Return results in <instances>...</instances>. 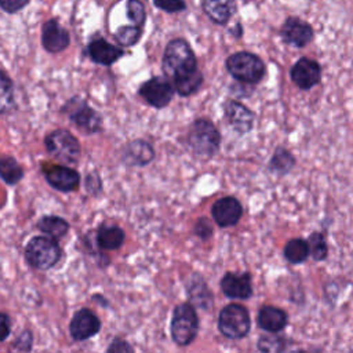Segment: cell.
<instances>
[{
	"label": "cell",
	"instance_id": "1",
	"mask_svg": "<svg viewBox=\"0 0 353 353\" xmlns=\"http://www.w3.org/2000/svg\"><path fill=\"white\" fill-rule=\"evenodd\" d=\"M163 70L172 80L199 70L194 52L186 40L174 39L167 44L163 55Z\"/></svg>",
	"mask_w": 353,
	"mask_h": 353
},
{
	"label": "cell",
	"instance_id": "2",
	"mask_svg": "<svg viewBox=\"0 0 353 353\" xmlns=\"http://www.w3.org/2000/svg\"><path fill=\"white\" fill-rule=\"evenodd\" d=\"M221 137L216 127L205 119L196 120L188 131V145L199 157H211L216 153Z\"/></svg>",
	"mask_w": 353,
	"mask_h": 353
},
{
	"label": "cell",
	"instance_id": "3",
	"mask_svg": "<svg viewBox=\"0 0 353 353\" xmlns=\"http://www.w3.org/2000/svg\"><path fill=\"white\" fill-rule=\"evenodd\" d=\"M226 69L232 77L248 84H255L265 76L263 61L258 55L247 51H240L230 55L226 59Z\"/></svg>",
	"mask_w": 353,
	"mask_h": 353
},
{
	"label": "cell",
	"instance_id": "4",
	"mask_svg": "<svg viewBox=\"0 0 353 353\" xmlns=\"http://www.w3.org/2000/svg\"><path fill=\"white\" fill-rule=\"evenodd\" d=\"M199 331V319L194 307L190 303H181L172 312L171 336L179 346H186L193 342Z\"/></svg>",
	"mask_w": 353,
	"mask_h": 353
},
{
	"label": "cell",
	"instance_id": "5",
	"mask_svg": "<svg viewBox=\"0 0 353 353\" xmlns=\"http://www.w3.org/2000/svg\"><path fill=\"white\" fill-rule=\"evenodd\" d=\"M25 258L30 266L46 270L58 263L61 259V248L55 240L46 236H36L28 243Z\"/></svg>",
	"mask_w": 353,
	"mask_h": 353
},
{
	"label": "cell",
	"instance_id": "6",
	"mask_svg": "<svg viewBox=\"0 0 353 353\" xmlns=\"http://www.w3.org/2000/svg\"><path fill=\"white\" fill-rule=\"evenodd\" d=\"M251 327V320L247 309L239 303L225 306L218 316L219 332L230 339L244 338Z\"/></svg>",
	"mask_w": 353,
	"mask_h": 353
},
{
	"label": "cell",
	"instance_id": "7",
	"mask_svg": "<svg viewBox=\"0 0 353 353\" xmlns=\"http://www.w3.org/2000/svg\"><path fill=\"white\" fill-rule=\"evenodd\" d=\"M44 143L54 157L66 164H73L80 157V143L66 130H55L50 132L46 137Z\"/></svg>",
	"mask_w": 353,
	"mask_h": 353
},
{
	"label": "cell",
	"instance_id": "8",
	"mask_svg": "<svg viewBox=\"0 0 353 353\" xmlns=\"http://www.w3.org/2000/svg\"><path fill=\"white\" fill-rule=\"evenodd\" d=\"M73 124L84 134H94L101 127V116L79 98H73L63 108Z\"/></svg>",
	"mask_w": 353,
	"mask_h": 353
},
{
	"label": "cell",
	"instance_id": "9",
	"mask_svg": "<svg viewBox=\"0 0 353 353\" xmlns=\"http://www.w3.org/2000/svg\"><path fill=\"white\" fill-rule=\"evenodd\" d=\"M292 83L301 90H310L321 80V66L317 61L302 57L299 58L290 72Z\"/></svg>",
	"mask_w": 353,
	"mask_h": 353
},
{
	"label": "cell",
	"instance_id": "10",
	"mask_svg": "<svg viewBox=\"0 0 353 353\" xmlns=\"http://www.w3.org/2000/svg\"><path fill=\"white\" fill-rule=\"evenodd\" d=\"M139 94L143 97V99L149 105L160 109L167 106L171 102L174 95V88L167 79L156 76L149 79L141 85Z\"/></svg>",
	"mask_w": 353,
	"mask_h": 353
},
{
	"label": "cell",
	"instance_id": "11",
	"mask_svg": "<svg viewBox=\"0 0 353 353\" xmlns=\"http://www.w3.org/2000/svg\"><path fill=\"white\" fill-rule=\"evenodd\" d=\"M280 33L287 44L298 48L307 46L314 37L312 25L298 17H288L283 23Z\"/></svg>",
	"mask_w": 353,
	"mask_h": 353
},
{
	"label": "cell",
	"instance_id": "12",
	"mask_svg": "<svg viewBox=\"0 0 353 353\" xmlns=\"http://www.w3.org/2000/svg\"><path fill=\"white\" fill-rule=\"evenodd\" d=\"M70 43L69 32L57 21L48 19L41 28V44L48 52H61Z\"/></svg>",
	"mask_w": 353,
	"mask_h": 353
},
{
	"label": "cell",
	"instance_id": "13",
	"mask_svg": "<svg viewBox=\"0 0 353 353\" xmlns=\"http://www.w3.org/2000/svg\"><path fill=\"white\" fill-rule=\"evenodd\" d=\"M99 328V319L88 309H80L76 312L69 325L70 335L74 341H85L98 334Z\"/></svg>",
	"mask_w": 353,
	"mask_h": 353
},
{
	"label": "cell",
	"instance_id": "14",
	"mask_svg": "<svg viewBox=\"0 0 353 353\" xmlns=\"http://www.w3.org/2000/svg\"><path fill=\"white\" fill-rule=\"evenodd\" d=\"M211 212H212L214 221L219 226L226 228V226L236 225L239 222V219L243 215V207L237 199L228 196L216 200L212 205Z\"/></svg>",
	"mask_w": 353,
	"mask_h": 353
},
{
	"label": "cell",
	"instance_id": "15",
	"mask_svg": "<svg viewBox=\"0 0 353 353\" xmlns=\"http://www.w3.org/2000/svg\"><path fill=\"white\" fill-rule=\"evenodd\" d=\"M46 179L54 189L61 192L76 190L80 183L79 172L65 165H55L46 170Z\"/></svg>",
	"mask_w": 353,
	"mask_h": 353
},
{
	"label": "cell",
	"instance_id": "16",
	"mask_svg": "<svg viewBox=\"0 0 353 353\" xmlns=\"http://www.w3.org/2000/svg\"><path fill=\"white\" fill-rule=\"evenodd\" d=\"M225 109V116L229 121V124L240 134H245L252 128L254 123V114L251 110L244 106L243 103L229 99L223 105Z\"/></svg>",
	"mask_w": 353,
	"mask_h": 353
},
{
	"label": "cell",
	"instance_id": "17",
	"mask_svg": "<svg viewBox=\"0 0 353 353\" xmlns=\"http://www.w3.org/2000/svg\"><path fill=\"white\" fill-rule=\"evenodd\" d=\"M222 291L232 299H248L252 295L251 277L248 273H226L221 280Z\"/></svg>",
	"mask_w": 353,
	"mask_h": 353
},
{
	"label": "cell",
	"instance_id": "18",
	"mask_svg": "<svg viewBox=\"0 0 353 353\" xmlns=\"http://www.w3.org/2000/svg\"><path fill=\"white\" fill-rule=\"evenodd\" d=\"M87 52L91 61L99 65H106V66L114 63L124 54L121 48L108 43L102 37L92 40L87 47Z\"/></svg>",
	"mask_w": 353,
	"mask_h": 353
},
{
	"label": "cell",
	"instance_id": "19",
	"mask_svg": "<svg viewBox=\"0 0 353 353\" xmlns=\"http://www.w3.org/2000/svg\"><path fill=\"white\" fill-rule=\"evenodd\" d=\"M258 325L268 332L277 334L284 330L288 323L287 313L276 306H262L258 313Z\"/></svg>",
	"mask_w": 353,
	"mask_h": 353
},
{
	"label": "cell",
	"instance_id": "20",
	"mask_svg": "<svg viewBox=\"0 0 353 353\" xmlns=\"http://www.w3.org/2000/svg\"><path fill=\"white\" fill-rule=\"evenodd\" d=\"M205 15L218 25H225L233 12L232 0H201Z\"/></svg>",
	"mask_w": 353,
	"mask_h": 353
},
{
	"label": "cell",
	"instance_id": "21",
	"mask_svg": "<svg viewBox=\"0 0 353 353\" xmlns=\"http://www.w3.org/2000/svg\"><path fill=\"white\" fill-rule=\"evenodd\" d=\"M153 156H154L153 148L146 141H142V139H137L131 142L124 152V160L132 165L148 164L153 159Z\"/></svg>",
	"mask_w": 353,
	"mask_h": 353
},
{
	"label": "cell",
	"instance_id": "22",
	"mask_svg": "<svg viewBox=\"0 0 353 353\" xmlns=\"http://www.w3.org/2000/svg\"><path fill=\"white\" fill-rule=\"evenodd\" d=\"M284 258L292 263V265H299L302 262H305L309 255H310V248H309V243L305 239L301 237H295L291 239L285 243L284 250H283Z\"/></svg>",
	"mask_w": 353,
	"mask_h": 353
},
{
	"label": "cell",
	"instance_id": "23",
	"mask_svg": "<svg viewBox=\"0 0 353 353\" xmlns=\"http://www.w3.org/2000/svg\"><path fill=\"white\" fill-rule=\"evenodd\" d=\"M98 245L103 250H116L124 241V232L119 226L106 225L98 230L97 234Z\"/></svg>",
	"mask_w": 353,
	"mask_h": 353
},
{
	"label": "cell",
	"instance_id": "24",
	"mask_svg": "<svg viewBox=\"0 0 353 353\" xmlns=\"http://www.w3.org/2000/svg\"><path fill=\"white\" fill-rule=\"evenodd\" d=\"M37 228L44 232L46 234H48L52 239H59L62 236H65L69 230V223L61 218V216H55V215H47L43 216L39 223Z\"/></svg>",
	"mask_w": 353,
	"mask_h": 353
},
{
	"label": "cell",
	"instance_id": "25",
	"mask_svg": "<svg viewBox=\"0 0 353 353\" xmlns=\"http://www.w3.org/2000/svg\"><path fill=\"white\" fill-rule=\"evenodd\" d=\"M201 84H203V74L200 70H196L192 74L174 80L175 90L182 97H189L194 94L201 87Z\"/></svg>",
	"mask_w": 353,
	"mask_h": 353
},
{
	"label": "cell",
	"instance_id": "26",
	"mask_svg": "<svg viewBox=\"0 0 353 353\" xmlns=\"http://www.w3.org/2000/svg\"><path fill=\"white\" fill-rule=\"evenodd\" d=\"M309 248H310V256L316 262L325 261L328 256V243L325 239V234L323 232H312L307 237Z\"/></svg>",
	"mask_w": 353,
	"mask_h": 353
},
{
	"label": "cell",
	"instance_id": "27",
	"mask_svg": "<svg viewBox=\"0 0 353 353\" xmlns=\"http://www.w3.org/2000/svg\"><path fill=\"white\" fill-rule=\"evenodd\" d=\"M295 164V159L290 150L285 148H277L272 160H270V168L272 171L277 174H287L291 171V168Z\"/></svg>",
	"mask_w": 353,
	"mask_h": 353
},
{
	"label": "cell",
	"instance_id": "28",
	"mask_svg": "<svg viewBox=\"0 0 353 353\" xmlns=\"http://www.w3.org/2000/svg\"><path fill=\"white\" fill-rule=\"evenodd\" d=\"M0 172H1V178L8 185H15L17 182H19L23 176V171L21 168V165L15 161V159L12 157H3L1 163H0Z\"/></svg>",
	"mask_w": 353,
	"mask_h": 353
},
{
	"label": "cell",
	"instance_id": "29",
	"mask_svg": "<svg viewBox=\"0 0 353 353\" xmlns=\"http://www.w3.org/2000/svg\"><path fill=\"white\" fill-rule=\"evenodd\" d=\"M141 34H142L141 26L128 25V26L119 28V30L114 33V39L119 44H121L124 47H130V46H134L135 43H138V40L141 39Z\"/></svg>",
	"mask_w": 353,
	"mask_h": 353
},
{
	"label": "cell",
	"instance_id": "30",
	"mask_svg": "<svg viewBox=\"0 0 353 353\" xmlns=\"http://www.w3.org/2000/svg\"><path fill=\"white\" fill-rule=\"evenodd\" d=\"M199 283H200V277H199ZM199 283L192 285L190 296L196 305H199V306L204 307V310H207V307L211 306V292L207 290V287L203 281L200 285H199Z\"/></svg>",
	"mask_w": 353,
	"mask_h": 353
},
{
	"label": "cell",
	"instance_id": "31",
	"mask_svg": "<svg viewBox=\"0 0 353 353\" xmlns=\"http://www.w3.org/2000/svg\"><path fill=\"white\" fill-rule=\"evenodd\" d=\"M285 339L277 335H266L258 341V349L261 352H281L285 350Z\"/></svg>",
	"mask_w": 353,
	"mask_h": 353
},
{
	"label": "cell",
	"instance_id": "32",
	"mask_svg": "<svg viewBox=\"0 0 353 353\" xmlns=\"http://www.w3.org/2000/svg\"><path fill=\"white\" fill-rule=\"evenodd\" d=\"M127 17L137 26H142L145 23L146 12H145V7L141 0H128L127 1Z\"/></svg>",
	"mask_w": 353,
	"mask_h": 353
},
{
	"label": "cell",
	"instance_id": "33",
	"mask_svg": "<svg viewBox=\"0 0 353 353\" xmlns=\"http://www.w3.org/2000/svg\"><path fill=\"white\" fill-rule=\"evenodd\" d=\"M12 103V83L7 77V74L1 73V110L6 112L7 108H11Z\"/></svg>",
	"mask_w": 353,
	"mask_h": 353
},
{
	"label": "cell",
	"instance_id": "34",
	"mask_svg": "<svg viewBox=\"0 0 353 353\" xmlns=\"http://www.w3.org/2000/svg\"><path fill=\"white\" fill-rule=\"evenodd\" d=\"M153 4L165 12H179L186 8L185 0H153Z\"/></svg>",
	"mask_w": 353,
	"mask_h": 353
},
{
	"label": "cell",
	"instance_id": "35",
	"mask_svg": "<svg viewBox=\"0 0 353 353\" xmlns=\"http://www.w3.org/2000/svg\"><path fill=\"white\" fill-rule=\"evenodd\" d=\"M194 232L201 239H207L211 236L212 233V226L211 223L208 222L207 218H200L197 222H196V226H194Z\"/></svg>",
	"mask_w": 353,
	"mask_h": 353
},
{
	"label": "cell",
	"instance_id": "36",
	"mask_svg": "<svg viewBox=\"0 0 353 353\" xmlns=\"http://www.w3.org/2000/svg\"><path fill=\"white\" fill-rule=\"evenodd\" d=\"M28 3H29V0H0L1 8L6 12H17V11L22 10Z\"/></svg>",
	"mask_w": 353,
	"mask_h": 353
},
{
	"label": "cell",
	"instance_id": "37",
	"mask_svg": "<svg viewBox=\"0 0 353 353\" xmlns=\"http://www.w3.org/2000/svg\"><path fill=\"white\" fill-rule=\"evenodd\" d=\"M29 331H25L22 335H19V338L15 341L14 343V349H18V350H29L32 347V341L33 338H29L28 341H25V338L28 336Z\"/></svg>",
	"mask_w": 353,
	"mask_h": 353
},
{
	"label": "cell",
	"instance_id": "38",
	"mask_svg": "<svg viewBox=\"0 0 353 353\" xmlns=\"http://www.w3.org/2000/svg\"><path fill=\"white\" fill-rule=\"evenodd\" d=\"M109 352H119V350H132V347L130 346V345H127V342H124V341H114L113 342V345L112 346H109V349H108Z\"/></svg>",
	"mask_w": 353,
	"mask_h": 353
},
{
	"label": "cell",
	"instance_id": "39",
	"mask_svg": "<svg viewBox=\"0 0 353 353\" xmlns=\"http://www.w3.org/2000/svg\"><path fill=\"white\" fill-rule=\"evenodd\" d=\"M1 327H3V336H1V341H6L8 334H10V319L6 313L1 314Z\"/></svg>",
	"mask_w": 353,
	"mask_h": 353
}]
</instances>
